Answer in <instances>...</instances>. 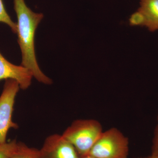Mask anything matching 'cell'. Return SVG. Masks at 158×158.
Masks as SVG:
<instances>
[{
	"instance_id": "cell-1",
	"label": "cell",
	"mask_w": 158,
	"mask_h": 158,
	"mask_svg": "<svg viewBox=\"0 0 158 158\" xmlns=\"http://www.w3.org/2000/svg\"><path fill=\"white\" fill-rule=\"evenodd\" d=\"M13 2L18 19V42L22 56L21 65L28 69L38 81L51 85L52 81L40 68L35 54V32L43 18V14L32 11L27 6L24 0H13Z\"/></svg>"
},
{
	"instance_id": "cell-2",
	"label": "cell",
	"mask_w": 158,
	"mask_h": 158,
	"mask_svg": "<svg viewBox=\"0 0 158 158\" xmlns=\"http://www.w3.org/2000/svg\"><path fill=\"white\" fill-rule=\"evenodd\" d=\"M103 131L102 127L98 120L80 119L73 121L62 135L81 158L88 154Z\"/></svg>"
},
{
	"instance_id": "cell-3",
	"label": "cell",
	"mask_w": 158,
	"mask_h": 158,
	"mask_svg": "<svg viewBox=\"0 0 158 158\" xmlns=\"http://www.w3.org/2000/svg\"><path fill=\"white\" fill-rule=\"evenodd\" d=\"M129 145L126 136L116 128H111L103 131L88 155L96 158H128Z\"/></svg>"
},
{
	"instance_id": "cell-4",
	"label": "cell",
	"mask_w": 158,
	"mask_h": 158,
	"mask_svg": "<svg viewBox=\"0 0 158 158\" xmlns=\"http://www.w3.org/2000/svg\"><path fill=\"white\" fill-rule=\"evenodd\" d=\"M19 89V84L15 80H6L0 95V144L7 142L9 130L18 128V125L13 121L12 117L15 97Z\"/></svg>"
},
{
	"instance_id": "cell-5",
	"label": "cell",
	"mask_w": 158,
	"mask_h": 158,
	"mask_svg": "<svg viewBox=\"0 0 158 158\" xmlns=\"http://www.w3.org/2000/svg\"><path fill=\"white\" fill-rule=\"evenodd\" d=\"M39 153L40 158H81L73 145L59 134L46 138Z\"/></svg>"
},
{
	"instance_id": "cell-6",
	"label": "cell",
	"mask_w": 158,
	"mask_h": 158,
	"mask_svg": "<svg viewBox=\"0 0 158 158\" xmlns=\"http://www.w3.org/2000/svg\"><path fill=\"white\" fill-rule=\"evenodd\" d=\"M130 21L132 25L144 26L152 32L158 30V0H141Z\"/></svg>"
},
{
	"instance_id": "cell-7",
	"label": "cell",
	"mask_w": 158,
	"mask_h": 158,
	"mask_svg": "<svg viewBox=\"0 0 158 158\" xmlns=\"http://www.w3.org/2000/svg\"><path fill=\"white\" fill-rule=\"evenodd\" d=\"M32 73L22 65H14L9 62L0 52V81L12 79L19 83L20 88L27 89L33 78Z\"/></svg>"
},
{
	"instance_id": "cell-8",
	"label": "cell",
	"mask_w": 158,
	"mask_h": 158,
	"mask_svg": "<svg viewBox=\"0 0 158 158\" xmlns=\"http://www.w3.org/2000/svg\"><path fill=\"white\" fill-rule=\"evenodd\" d=\"M10 158H40L39 150L29 147L22 142H18Z\"/></svg>"
},
{
	"instance_id": "cell-9",
	"label": "cell",
	"mask_w": 158,
	"mask_h": 158,
	"mask_svg": "<svg viewBox=\"0 0 158 158\" xmlns=\"http://www.w3.org/2000/svg\"><path fill=\"white\" fill-rule=\"evenodd\" d=\"M0 23H4L9 26L15 34L17 33V23L12 20L8 14L4 6L2 0H0Z\"/></svg>"
},
{
	"instance_id": "cell-10",
	"label": "cell",
	"mask_w": 158,
	"mask_h": 158,
	"mask_svg": "<svg viewBox=\"0 0 158 158\" xmlns=\"http://www.w3.org/2000/svg\"><path fill=\"white\" fill-rule=\"evenodd\" d=\"M18 142L13 140L0 144V158H10L17 146Z\"/></svg>"
},
{
	"instance_id": "cell-11",
	"label": "cell",
	"mask_w": 158,
	"mask_h": 158,
	"mask_svg": "<svg viewBox=\"0 0 158 158\" xmlns=\"http://www.w3.org/2000/svg\"><path fill=\"white\" fill-rule=\"evenodd\" d=\"M152 153L158 154V115L157 123L155 130L154 135L153 138Z\"/></svg>"
},
{
	"instance_id": "cell-12",
	"label": "cell",
	"mask_w": 158,
	"mask_h": 158,
	"mask_svg": "<svg viewBox=\"0 0 158 158\" xmlns=\"http://www.w3.org/2000/svg\"><path fill=\"white\" fill-rule=\"evenodd\" d=\"M136 158H158V154L151 153V154L150 155L147 156L141 157Z\"/></svg>"
},
{
	"instance_id": "cell-13",
	"label": "cell",
	"mask_w": 158,
	"mask_h": 158,
	"mask_svg": "<svg viewBox=\"0 0 158 158\" xmlns=\"http://www.w3.org/2000/svg\"><path fill=\"white\" fill-rule=\"evenodd\" d=\"M81 158H96L94 157L93 156H91L90 155H86L85 156L82 157Z\"/></svg>"
}]
</instances>
